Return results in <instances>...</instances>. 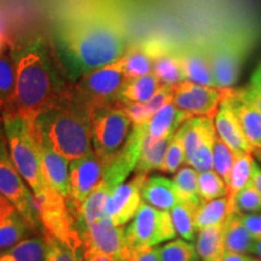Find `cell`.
<instances>
[{"label":"cell","mask_w":261,"mask_h":261,"mask_svg":"<svg viewBox=\"0 0 261 261\" xmlns=\"http://www.w3.org/2000/svg\"><path fill=\"white\" fill-rule=\"evenodd\" d=\"M16 63L17 114L32 123L51 108L73 96V84L54 45L34 34L12 41Z\"/></svg>","instance_id":"obj_1"},{"label":"cell","mask_w":261,"mask_h":261,"mask_svg":"<svg viewBox=\"0 0 261 261\" xmlns=\"http://www.w3.org/2000/svg\"><path fill=\"white\" fill-rule=\"evenodd\" d=\"M56 51L70 80L120 60L127 51L125 33L106 15L87 14L58 25Z\"/></svg>","instance_id":"obj_2"},{"label":"cell","mask_w":261,"mask_h":261,"mask_svg":"<svg viewBox=\"0 0 261 261\" xmlns=\"http://www.w3.org/2000/svg\"><path fill=\"white\" fill-rule=\"evenodd\" d=\"M29 127L38 142L69 161L93 151L91 115L73 96L42 113Z\"/></svg>","instance_id":"obj_3"},{"label":"cell","mask_w":261,"mask_h":261,"mask_svg":"<svg viewBox=\"0 0 261 261\" xmlns=\"http://www.w3.org/2000/svg\"><path fill=\"white\" fill-rule=\"evenodd\" d=\"M3 123L10 156L15 166L33 194L35 196L42 195L50 187L42 174L37 140L33 136L29 123L19 115L3 120Z\"/></svg>","instance_id":"obj_4"},{"label":"cell","mask_w":261,"mask_h":261,"mask_svg":"<svg viewBox=\"0 0 261 261\" xmlns=\"http://www.w3.org/2000/svg\"><path fill=\"white\" fill-rule=\"evenodd\" d=\"M126 81L121 62L117 60L80 76L73 84V97L91 115L98 109L120 103Z\"/></svg>","instance_id":"obj_5"},{"label":"cell","mask_w":261,"mask_h":261,"mask_svg":"<svg viewBox=\"0 0 261 261\" xmlns=\"http://www.w3.org/2000/svg\"><path fill=\"white\" fill-rule=\"evenodd\" d=\"M39 219L45 234L56 238L80 253L84 246L81 238L77 217L74 215L75 205L71 200L55 191L51 187L44 194L35 196ZM76 212V211H75Z\"/></svg>","instance_id":"obj_6"},{"label":"cell","mask_w":261,"mask_h":261,"mask_svg":"<svg viewBox=\"0 0 261 261\" xmlns=\"http://www.w3.org/2000/svg\"><path fill=\"white\" fill-rule=\"evenodd\" d=\"M132 127L121 103L96 110L91 114L93 150L107 162L125 145Z\"/></svg>","instance_id":"obj_7"},{"label":"cell","mask_w":261,"mask_h":261,"mask_svg":"<svg viewBox=\"0 0 261 261\" xmlns=\"http://www.w3.org/2000/svg\"><path fill=\"white\" fill-rule=\"evenodd\" d=\"M177 236L169 211H162L143 201L133 218L125 228L128 249L156 247Z\"/></svg>","instance_id":"obj_8"},{"label":"cell","mask_w":261,"mask_h":261,"mask_svg":"<svg viewBox=\"0 0 261 261\" xmlns=\"http://www.w3.org/2000/svg\"><path fill=\"white\" fill-rule=\"evenodd\" d=\"M0 192L11 202L33 230L39 227L40 219L37 200L34 194L25 187V180L10 156L5 135L0 138Z\"/></svg>","instance_id":"obj_9"},{"label":"cell","mask_w":261,"mask_h":261,"mask_svg":"<svg viewBox=\"0 0 261 261\" xmlns=\"http://www.w3.org/2000/svg\"><path fill=\"white\" fill-rule=\"evenodd\" d=\"M185 149V163L197 172L213 169V148L217 129L214 119L191 116L177 130Z\"/></svg>","instance_id":"obj_10"},{"label":"cell","mask_w":261,"mask_h":261,"mask_svg":"<svg viewBox=\"0 0 261 261\" xmlns=\"http://www.w3.org/2000/svg\"><path fill=\"white\" fill-rule=\"evenodd\" d=\"M207 50L217 87H232L246 60L247 45L241 39L226 35L207 44Z\"/></svg>","instance_id":"obj_11"},{"label":"cell","mask_w":261,"mask_h":261,"mask_svg":"<svg viewBox=\"0 0 261 261\" xmlns=\"http://www.w3.org/2000/svg\"><path fill=\"white\" fill-rule=\"evenodd\" d=\"M84 248L96 249L114 257L116 261H127L128 247L125 227L117 226L107 215L80 228Z\"/></svg>","instance_id":"obj_12"},{"label":"cell","mask_w":261,"mask_h":261,"mask_svg":"<svg viewBox=\"0 0 261 261\" xmlns=\"http://www.w3.org/2000/svg\"><path fill=\"white\" fill-rule=\"evenodd\" d=\"M224 97V89L184 80L174 86L173 103L191 116L213 117Z\"/></svg>","instance_id":"obj_13"},{"label":"cell","mask_w":261,"mask_h":261,"mask_svg":"<svg viewBox=\"0 0 261 261\" xmlns=\"http://www.w3.org/2000/svg\"><path fill=\"white\" fill-rule=\"evenodd\" d=\"M104 173L106 161L94 150L79 159L71 160L69 163V175L71 201L75 205V211L91 192L103 184Z\"/></svg>","instance_id":"obj_14"},{"label":"cell","mask_w":261,"mask_h":261,"mask_svg":"<svg viewBox=\"0 0 261 261\" xmlns=\"http://www.w3.org/2000/svg\"><path fill=\"white\" fill-rule=\"evenodd\" d=\"M148 135V122L133 123L132 132L117 154L106 162L104 184L114 190L117 185L122 184L127 177L136 168L140 150L145 136Z\"/></svg>","instance_id":"obj_15"},{"label":"cell","mask_w":261,"mask_h":261,"mask_svg":"<svg viewBox=\"0 0 261 261\" xmlns=\"http://www.w3.org/2000/svg\"><path fill=\"white\" fill-rule=\"evenodd\" d=\"M148 177L149 174H136L132 180L117 185L110 192L106 204V215L117 226H125L135 218L142 203L140 190Z\"/></svg>","instance_id":"obj_16"},{"label":"cell","mask_w":261,"mask_h":261,"mask_svg":"<svg viewBox=\"0 0 261 261\" xmlns=\"http://www.w3.org/2000/svg\"><path fill=\"white\" fill-rule=\"evenodd\" d=\"M230 87L224 89V97L219 109L214 116V125L218 136L224 140L234 152H252V146L244 136L242 127L238 121L233 106L228 97Z\"/></svg>","instance_id":"obj_17"},{"label":"cell","mask_w":261,"mask_h":261,"mask_svg":"<svg viewBox=\"0 0 261 261\" xmlns=\"http://www.w3.org/2000/svg\"><path fill=\"white\" fill-rule=\"evenodd\" d=\"M37 140V139H35ZM39 154L41 160V169L48 187L63 196L67 200H71V185L69 175L70 161L64 156L58 154L37 140Z\"/></svg>","instance_id":"obj_18"},{"label":"cell","mask_w":261,"mask_h":261,"mask_svg":"<svg viewBox=\"0 0 261 261\" xmlns=\"http://www.w3.org/2000/svg\"><path fill=\"white\" fill-rule=\"evenodd\" d=\"M185 79L204 86L217 87L207 45L190 44L178 48Z\"/></svg>","instance_id":"obj_19"},{"label":"cell","mask_w":261,"mask_h":261,"mask_svg":"<svg viewBox=\"0 0 261 261\" xmlns=\"http://www.w3.org/2000/svg\"><path fill=\"white\" fill-rule=\"evenodd\" d=\"M145 46L151 55L154 61V73L162 84L178 85L185 79L180 60H179L178 48H172L161 41L144 42Z\"/></svg>","instance_id":"obj_20"},{"label":"cell","mask_w":261,"mask_h":261,"mask_svg":"<svg viewBox=\"0 0 261 261\" xmlns=\"http://www.w3.org/2000/svg\"><path fill=\"white\" fill-rule=\"evenodd\" d=\"M228 97L244 136L252 146V152L257 151L261 149V112L242 96L240 90L230 87Z\"/></svg>","instance_id":"obj_21"},{"label":"cell","mask_w":261,"mask_h":261,"mask_svg":"<svg viewBox=\"0 0 261 261\" xmlns=\"http://www.w3.org/2000/svg\"><path fill=\"white\" fill-rule=\"evenodd\" d=\"M0 114L3 120L18 115L16 104V63L12 41L0 55Z\"/></svg>","instance_id":"obj_22"},{"label":"cell","mask_w":261,"mask_h":261,"mask_svg":"<svg viewBox=\"0 0 261 261\" xmlns=\"http://www.w3.org/2000/svg\"><path fill=\"white\" fill-rule=\"evenodd\" d=\"M140 194L144 202L162 211H171L175 204L182 201L174 181L160 175L148 177Z\"/></svg>","instance_id":"obj_23"},{"label":"cell","mask_w":261,"mask_h":261,"mask_svg":"<svg viewBox=\"0 0 261 261\" xmlns=\"http://www.w3.org/2000/svg\"><path fill=\"white\" fill-rule=\"evenodd\" d=\"M190 117V114L182 112L174 103L169 102L160 108L148 121L149 136L154 139L173 136Z\"/></svg>","instance_id":"obj_24"},{"label":"cell","mask_w":261,"mask_h":261,"mask_svg":"<svg viewBox=\"0 0 261 261\" xmlns=\"http://www.w3.org/2000/svg\"><path fill=\"white\" fill-rule=\"evenodd\" d=\"M173 136L162 137L159 139L151 138L149 133L145 136L135 168L136 174H149L150 172L158 171V169L161 171L166 150Z\"/></svg>","instance_id":"obj_25"},{"label":"cell","mask_w":261,"mask_h":261,"mask_svg":"<svg viewBox=\"0 0 261 261\" xmlns=\"http://www.w3.org/2000/svg\"><path fill=\"white\" fill-rule=\"evenodd\" d=\"M225 249L240 254H253L255 240L241 220L240 212L228 213L224 223Z\"/></svg>","instance_id":"obj_26"},{"label":"cell","mask_w":261,"mask_h":261,"mask_svg":"<svg viewBox=\"0 0 261 261\" xmlns=\"http://www.w3.org/2000/svg\"><path fill=\"white\" fill-rule=\"evenodd\" d=\"M161 85L162 83L154 73L127 79L120 94V103H148Z\"/></svg>","instance_id":"obj_27"},{"label":"cell","mask_w":261,"mask_h":261,"mask_svg":"<svg viewBox=\"0 0 261 261\" xmlns=\"http://www.w3.org/2000/svg\"><path fill=\"white\" fill-rule=\"evenodd\" d=\"M224 223L198 231L196 249L200 256V261H219L223 256L226 250Z\"/></svg>","instance_id":"obj_28"},{"label":"cell","mask_w":261,"mask_h":261,"mask_svg":"<svg viewBox=\"0 0 261 261\" xmlns=\"http://www.w3.org/2000/svg\"><path fill=\"white\" fill-rule=\"evenodd\" d=\"M112 191V189L108 188L103 182L99 188L91 192L86 200L76 208L79 230L106 215V204Z\"/></svg>","instance_id":"obj_29"},{"label":"cell","mask_w":261,"mask_h":261,"mask_svg":"<svg viewBox=\"0 0 261 261\" xmlns=\"http://www.w3.org/2000/svg\"><path fill=\"white\" fill-rule=\"evenodd\" d=\"M120 62L127 79L150 74L154 69V61L144 42L127 48L125 55L120 58Z\"/></svg>","instance_id":"obj_30"},{"label":"cell","mask_w":261,"mask_h":261,"mask_svg":"<svg viewBox=\"0 0 261 261\" xmlns=\"http://www.w3.org/2000/svg\"><path fill=\"white\" fill-rule=\"evenodd\" d=\"M254 158L253 152L241 151L236 154L232 172H231L230 182L227 187V198H228V213H232V204L234 196L246 187L252 179Z\"/></svg>","instance_id":"obj_31"},{"label":"cell","mask_w":261,"mask_h":261,"mask_svg":"<svg viewBox=\"0 0 261 261\" xmlns=\"http://www.w3.org/2000/svg\"><path fill=\"white\" fill-rule=\"evenodd\" d=\"M29 230L33 228L17 211L0 217V250L10 249L21 242L27 236Z\"/></svg>","instance_id":"obj_32"},{"label":"cell","mask_w":261,"mask_h":261,"mask_svg":"<svg viewBox=\"0 0 261 261\" xmlns=\"http://www.w3.org/2000/svg\"><path fill=\"white\" fill-rule=\"evenodd\" d=\"M228 215V198L227 196L215 198L208 202H201L195 215L196 231H201L205 227L223 224Z\"/></svg>","instance_id":"obj_33"},{"label":"cell","mask_w":261,"mask_h":261,"mask_svg":"<svg viewBox=\"0 0 261 261\" xmlns=\"http://www.w3.org/2000/svg\"><path fill=\"white\" fill-rule=\"evenodd\" d=\"M201 202L180 201L171 210L173 224L177 234L187 241H194L196 237L195 215Z\"/></svg>","instance_id":"obj_34"},{"label":"cell","mask_w":261,"mask_h":261,"mask_svg":"<svg viewBox=\"0 0 261 261\" xmlns=\"http://www.w3.org/2000/svg\"><path fill=\"white\" fill-rule=\"evenodd\" d=\"M6 250L14 256L15 261H45L46 238L41 236L24 238Z\"/></svg>","instance_id":"obj_35"},{"label":"cell","mask_w":261,"mask_h":261,"mask_svg":"<svg viewBox=\"0 0 261 261\" xmlns=\"http://www.w3.org/2000/svg\"><path fill=\"white\" fill-rule=\"evenodd\" d=\"M198 195L201 202L227 196V185L214 169L198 172Z\"/></svg>","instance_id":"obj_36"},{"label":"cell","mask_w":261,"mask_h":261,"mask_svg":"<svg viewBox=\"0 0 261 261\" xmlns=\"http://www.w3.org/2000/svg\"><path fill=\"white\" fill-rule=\"evenodd\" d=\"M234 161H236V152L217 133L213 148V168L224 179L227 187L230 182Z\"/></svg>","instance_id":"obj_37"},{"label":"cell","mask_w":261,"mask_h":261,"mask_svg":"<svg viewBox=\"0 0 261 261\" xmlns=\"http://www.w3.org/2000/svg\"><path fill=\"white\" fill-rule=\"evenodd\" d=\"M173 181L182 201L201 202L198 195V172L195 168L191 166L180 168L175 173Z\"/></svg>","instance_id":"obj_38"},{"label":"cell","mask_w":261,"mask_h":261,"mask_svg":"<svg viewBox=\"0 0 261 261\" xmlns=\"http://www.w3.org/2000/svg\"><path fill=\"white\" fill-rule=\"evenodd\" d=\"M160 261H200L196 246L182 240H174L159 248Z\"/></svg>","instance_id":"obj_39"},{"label":"cell","mask_w":261,"mask_h":261,"mask_svg":"<svg viewBox=\"0 0 261 261\" xmlns=\"http://www.w3.org/2000/svg\"><path fill=\"white\" fill-rule=\"evenodd\" d=\"M232 211L240 212V213H243V212H246V213L261 212V195L253 185L252 180L234 196Z\"/></svg>","instance_id":"obj_40"},{"label":"cell","mask_w":261,"mask_h":261,"mask_svg":"<svg viewBox=\"0 0 261 261\" xmlns=\"http://www.w3.org/2000/svg\"><path fill=\"white\" fill-rule=\"evenodd\" d=\"M182 163H185L184 144H182L180 137L175 132L174 136L172 137L171 142H169L167 150H166L161 171L168 173V174H173V173L179 171Z\"/></svg>","instance_id":"obj_41"},{"label":"cell","mask_w":261,"mask_h":261,"mask_svg":"<svg viewBox=\"0 0 261 261\" xmlns=\"http://www.w3.org/2000/svg\"><path fill=\"white\" fill-rule=\"evenodd\" d=\"M46 238V252L45 261H84V254L75 252L73 248L56 240V238L45 234Z\"/></svg>","instance_id":"obj_42"},{"label":"cell","mask_w":261,"mask_h":261,"mask_svg":"<svg viewBox=\"0 0 261 261\" xmlns=\"http://www.w3.org/2000/svg\"><path fill=\"white\" fill-rule=\"evenodd\" d=\"M241 220L255 241L261 240V214L259 213H240Z\"/></svg>","instance_id":"obj_43"},{"label":"cell","mask_w":261,"mask_h":261,"mask_svg":"<svg viewBox=\"0 0 261 261\" xmlns=\"http://www.w3.org/2000/svg\"><path fill=\"white\" fill-rule=\"evenodd\" d=\"M127 261H160V252L158 247L128 249Z\"/></svg>","instance_id":"obj_44"},{"label":"cell","mask_w":261,"mask_h":261,"mask_svg":"<svg viewBox=\"0 0 261 261\" xmlns=\"http://www.w3.org/2000/svg\"><path fill=\"white\" fill-rule=\"evenodd\" d=\"M84 261H116V260L110 255H108L106 253L99 252V250L85 248Z\"/></svg>","instance_id":"obj_45"},{"label":"cell","mask_w":261,"mask_h":261,"mask_svg":"<svg viewBox=\"0 0 261 261\" xmlns=\"http://www.w3.org/2000/svg\"><path fill=\"white\" fill-rule=\"evenodd\" d=\"M242 96L246 98L247 100H249L250 103H253L257 109L261 112V93L259 91H256L255 89H253L252 86L247 87V89H242L240 90Z\"/></svg>","instance_id":"obj_46"},{"label":"cell","mask_w":261,"mask_h":261,"mask_svg":"<svg viewBox=\"0 0 261 261\" xmlns=\"http://www.w3.org/2000/svg\"><path fill=\"white\" fill-rule=\"evenodd\" d=\"M253 259L254 257L247 255V254H240L230 252V250H225L219 261H253Z\"/></svg>","instance_id":"obj_47"},{"label":"cell","mask_w":261,"mask_h":261,"mask_svg":"<svg viewBox=\"0 0 261 261\" xmlns=\"http://www.w3.org/2000/svg\"><path fill=\"white\" fill-rule=\"evenodd\" d=\"M14 212H16V208L12 205L11 202L0 192V217H3V215H9L14 213Z\"/></svg>","instance_id":"obj_48"},{"label":"cell","mask_w":261,"mask_h":261,"mask_svg":"<svg viewBox=\"0 0 261 261\" xmlns=\"http://www.w3.org/2000/svg\"><path fill=\"white\" fill-rule=\"evenodd\" d=\"M12 40L10 39L8 31H6V27L4 24V22L0 19V55L3 54V51L8 47V45L11 42Z\"/></svg>","instance_id":"obj_49"},{"label":"cell","mask_w":261,"mask_h":261,"mask_svg":"<svg viewBox=\"0 0 261 261\" xmlns=\"http://www.w3.org/2000/svg\"><path fill=\"white\" fill-rule=\"evenodd\" d=\"M250 180H252L253 185L256 188V190L259 191V194L261 195V167L255 161L253 163L252 179H250Z\"/></svg>","instance_id":"obj_50"},{"label":"cell","mask_w":261,"mask_h":261,"mask_svg":"<svg viewBox=\"0 0 261 261\" xmlns=\"http://www.w3.org/2000/svg\"><path fill=\"white\" fill-rule=\"evenodd\" d=\"M250 86L261 93V63L259 64V67L256 68V70L254 71L252 81H250Z\"/></svg>","instance_id":"obj_51"},{"label":"cell","mask_w":261,"mask_h":261,"mask_svg":"<svg viewBox=\"0 0 261 261\" xmlns=\"http://www.w3.org/2000/svg\"><path fill=\"white\" fill-rule=\"evenodd\" d=\"M253 254H256V255L261 259V240L255 241V243H254Z\"/></svg>","instance_id":"obj_52"},{"label":"cell","mask_w":261,"mask_h":261,"mask_svg":"<svg viewBox=\"0 0 261 261\" xmlns=\"http://www.w3.org/2000/svg\"><path fill=\"white\" fill-rule=\"evenodd\" d=\"M0 261H15V259L8 250H5L4 253H0Z\"/></svg>","instance_id":"obj_53"},{"label":"cell","mask_w":261,"mask_h":261,"mask_svg":"<svg viewBox=\"0 0 261 261\" xmlns=\"http://www.w3.org/2000/svg\"><path fill=\"white\" fill-rule=\"evenodd\" d=\"M4 123H2V120H0V138H2L3 136H4Z\"/></svg>","instance_id":"obj_54"},{"label":"cell","mask_w":261,"mask_h":261,"mask_svg":"<svg viewBox=\"0 0 261 261\" xmlns=\"http://www.w3.org/2000/svg\"><path fill=\"white\" fill-rule=\"evenodd\" d=\"M253 155H255L257 159L261 158V149H260V150H257V151H255V152H253Z\"/></svg>","instance_id":"obj_55"},{"label":"cell","mask_w":261,"mask_h":261,"mask_svg":"<svg viewBox=\"0 0 261 261\" xmlns=\"http://www.w3.org/2000/svg\"><path fill=\"white\" fill-rule=\"evenodd\" d=\"M253 261H261V259H253Z\"/></svg>","instance_id":"obj_56"},{"label":"cell","mask_w":261,"mask_h":261,"mask_svg":"<svg viewBox=\"0 0 261 261\" xmlns=\"http://www.w3.org/2000/svg\"><path fill=\"white\" fill-rule=\"evenodd\" d=\"M259 160H261V158H259Z\"/></svg>","instance_id":"obj_57"},{"label":"cell","mask_w":261,"mask_h":261,"mask_svg":"<svg viewBox=\"0 0 261 261\" xmlns=\"http://www.w3.org/2000/svg\"><path fill=\"white\" fill-rule=\"evenodd\" d=\"M0 253H2V250H0Z\"/></svg>","instance_id":"obj_58"}]
</instances>
